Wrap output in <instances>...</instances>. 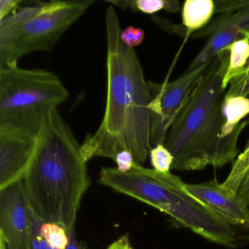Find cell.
<instances>
[{"label":"cell","instance_id":"obj_17","mask_svg":"<svg viewBox=\"0 0 249 249\" xmlns=\"http://www.w3.org/2000/svg\"><path fill=\"white\" fill-rule=\"evenodd\" d=\"M149 157L154 170L161 173H170L174 163V157L164 144L152 147Z\"/></svg>","mask_w":249,"mask_h":249},{"label":"cell","instance_id":"obj_19","mask_svg":"<svg viewBox=\"0 0 249 249\" xmlns=\"http://www.w3.org/2000/svg\"><path fill=\"white\" fill-rule=\"evenodd\" d=\"M226 92V96L249 97V72L240 74L233 78Z\"/></svg>","mask_w":249,"mask_h":249},{"label":"cell","instance_id":"obj_7","mask_svg":"<svg viewBox=\"0 0 249 249\" xmlns=\"http://www.w3.org/2000/svg\"><path fill=\"white\" fill-rule=\"evenodd\" d=\"M210 62L198 69L186 71L183 75L172 82H149L151 148L164 144L169 129L184 107L194 87L206 71Z\"/></svg>","mask_w":249,"mask_h":249},{"label":"cell","instance_id":"obj_27","mask_svg":"<svg viewBox=\"0 0 249 249\" xmlns=\"http://www.w3.org/2000/svg\"><path fill=\"white\" fill-rule=\"evenodd\" d=\"M244 37H247L249 39V33H246V34H245ZM249 72V62H248L247 65H246V67H245L244 69L242 71V72H240L239 75H240V74L245 73V72Z\"/></svg>","mask_w":249,"mask_h":249},{"label":"cell","instance_id":"obj_23","mask_svg":"<svg viewBox=\"0 0 249 249\" xmlns=\"http://www.w3.org/2000/svg\"><path fill=\"white\" fill-rule=\"evenodd\" d=\"M249 164V145H246L243 152L237 156L233 162L232 167L228 176H234L244 169Z\"/></svg>","mask_w":249,"mask_h":249},{"label":"cell","instance_id":"obj_12","mask_svg":"<svg viewBox=\"0 0 249 249\" xmlns=\"http://www.w3.org/2000/svg\"><path fill=\"white\" fill-rule=\"evenodd\" d=\"M215 14V2L212 0H186L181 10L182 24L186 36L201 30L209 24Z\"/></svg>","mask_w":249,"mask_h":249},{"label":"cell","instance_id":"obj_18","mask_svg":"<svg viewBox=\"0 0 249 249\" xmlns=\"http://www.w3.org/2000/svg\"><path fill=\"white\" fill-rule=\"evenodd\" d=\"M30 207V206H29ZM30 248L31 249H56L45 238L41 230V219L30 208Z\"/></svg>","mask_w":249,"mask_h":249},{"label":"cell","instance_id":"obj_2","mask_svg":"<svg viewBox=\"0 0 249 249\" xmlns=\"http://www.w3.org/2000/svg\"><path fill=\"white\" fill-rule=\"evenodd\" d=\"M81 145L57 109L42 128L33 161L22 180L30 209L46 222L75 227L90 184Z\"/></svg>","mask_w":249,"mask_h":249},{"label":"cell","instance_id":"obj_14","mask_svg":"<svg viewBox=\"0 0 249 249\" xmlns=\"http://www.w3.org/2000/svg\"><path fill=\"white\" fill-rule=\"evenodd\" d=\"M225 50L229 52V62L222 87L227 91L231 80L242 72L249 62V39L247 37L239 39Z\"/></svg>","mask_w":249,"mask_h":249},{"label":"cell","instance_id":"obj_22","mask_svg":"<svg viewBox=\"0 0 249 249\" xmlns=\"http://www.w3.org/2000/svg\"><path fill=\"white\" fill-rule=\"evenodd\" d=\"M113 161L117 165L118 170L122 173L129 171L135 164L133 155L128 151H122L117 154Z\"/></svg>","mask_w":249,"mask_h":249},{"label":"cell","instance_id":"obj_1","mask_svg":"<svg viewBox=\"0 0 249 249\" xmlns=\"http://www.w3.org/2000/svg\"><path fill=\"white\" fill-rule=\"evenodd\" d=\"M107 33V102L101 124L87 135L81 145L85 161L94 157L111 159L122 151L142 165L151 149L150 143L149 82L135 49L121 39L120 23L114 7L106 14Z\"/></svg>","mask_w":249,"mask_h":249},{"label":"cell","instance_id":"obj_21","mask_svg":"<svg viewBox=\"0 0 249 249\" xmlns=\"http://www.w3.org/2000/svg\"><path fill=\"white\" fill-rule=\"evenodd\" d=\"M145 33L141 28L135 27H127L121 32V39L126 46L134 48L139 46L144 40Z\"/></svg>","mask_w":249,"mask_h":249},{"label":"cell","instance_id":"obj_9","mask_svg":"<svg viewBox=\"0 0 249 249\" xmlns=\"http://www.w3.org/2000/svg\"><path fill=\"white\" fill-rule=\"evenodd\" d=\"M0 240L6 249H31L30 207L22 180L0 189Z\"/></svg>","mask_w":249,"mask_h":249},{"label":"cell","instance_id":"obj_24","mask_svg":"<svg viewBox=\"0 0 249 249\" xmlns=\"http://www.w3.org/2000/svg\"><path fill=\"white\" fill-rule=\"evenodd\" d=\"M21 3L20 0H0V21L14 14Z\"/></svg>","mask_w":249,"mask_h":249},{"label":"cell","instance_id":"obj_10","mask_svg":"<svg viewBox=\"0 0 249 249\" xmlns=\"http://www.w3.org/2000/svg\"><path fill=\"white\" fill-rule=\"evenodd\" d=\"M246 33H249V7L238 12L220 15L209 27L196 35V37L208 36V41L186 71L198 69L209 63L236 40L244 37Z\"/></svg>","mask_w":249,"mask_h":249},{"label":"cell","instance_id":"obj_26","mask_svg":"<svg viewBox=\"0 0 249 249\" xmlns=\"http://www.w3.org/2000/svg\"><path fill=\"white\" fill-rule=\"evenodd\" d=\"M107 249H134L129 241V237L123 235L119 237L116 241L110 244Z\"/></svg>","mask_w":249,"mask_h":249},{"label":"cell","instance_id":"obj_11","mask_svg":"<svg viewBox=\"0 0 249 249\" xmlns=\"http://www.w3.org/2000/svg\"><path fill=\"white\" fill-rule=\"evenodd\" d=\"M185 189L231 226L249 231V207L216 179L202 183H185Z\"/></svg>","mask_w":249,"mask_h":249},{"label":"cell","instance_id":"obj_29","mask_svg":"<svg viewBox=\"0 0 249 249\" xmlns=\"http://www.w3.org/2000/svg\"><path fill=\"white\" fill-rule=\"evenodd\" d=\"M246 121H247L248 125H249V119H246ZM249 145V138H248L247 143H246V145Z\"/></svg>","mask_w":249,"mask_h":249},{"label":"cell","instance_id":"obj_28","mask_svg":"<svg viewBox=\"0 0 249 249\" xmlns=\"http://www.w3.org/2000/svg\"><path fill=\"white\" fill-rule=\"evenodd\" d=\"M0 245H1V249H6V246H5V243L2 240H0Z\"/></svg>","mask_w":249,"mask_h":249},{"label":"cell","instance_id":"obj_15","mask_svg":"<svg viewBox=\"0 0 249 249\" xmlns=\"http://www.w3.org/2000/svg\"><path fill=\"white\" fill-rule=\"evenodd\" d=\"M106 2L113 7L149 15L161 11L176 13L180 9V3L177 0H110Z\"/></svg>","mask_w":249,"mask_h":249},{"label":"cell","instance_id":"obj_16","mask_svg":"<svg viewBox=\"0 0 249 249\" xmlns=\"http://www.w3.org/2000/svg\"><path fill=\"white\" fill-rule=\"evenodd\" d=\"M222 185L236 194L249 207V164L237 174L227 176Z\"/></svg>","mask_w":249,"mask_h":249},{"label":"cell","instance_id":"obj_20","mask_svg":"<svg viewBox=\"0 0 249 249\" xmlns=\"http://www.w3.org/2000/svg\"><path fill=\"white\" fill-rule=\"evenodd\" d=\"M249 7V0H221L215 2V14H231Z\"/></svg>","mask_w":249,"mask_h":249},{"label":"cell","instance_id":"obj_5","mask_svg":"<svg viewBox=\"0 0 249 249\" xmlns=\"http://www.w3.org/2000/svg\"><path fill=\"white\" fill-rule=\"evenodd\" d=\"M94 3L52 1L27 7L0 21V68L33 52L52 51L61 36Z\"/></svg>","mask_w":249,"mask_h":249},{"label":"cell","instance_id":"obj_13","mask_svg":"<svg viewBox=\"0 0 249 249\" xmlns=\"http://www.w3.org/2000/svg\"><path fill=\"white\" fill-rule=\"evenodd\" d=\"M224 118L221 135L227 138L232 135L249 115V97L241 96H226L221 106Z\"/></svg>","mask_w":249,"mask_h":249},{"label":"cell","instance_id":"obj_4","mask_svg":"<svg viewBox=\"0 0 249 249\" xmlns=\"http://www.w3.org/2000/svg\"><path fill=\"white\" fill-rule=\"evenodd\" d=\"M100 182L169 215L178 227L189 229L225 247H237L238 235L234 227L189 194L176 175L159 173L135 163L126 173L104 167Z\"/></svg>","mask_w":249,"mask_h":249},{"label":"cell","instance_id":"obj_3","mask_svg":"<svg viewBox=\"0 0 249 249\" xmlns=\"http://www.w3.org/2000/svg\"><path fill=\"white\" fill-rule=\"evenodd\" d=\"M228 62L227 50L213 59L169 129L164 145L174 157L173 169L193 171L208 166L222 167L238 156L237 142L247 121L228 138L221 135V106L227 92L222 83Z\"/></svg>","mask_w":249,"mask_h":249},{"label":"cell","instance_id":"obj_25","mask_svg":"<svg viewBox=\"0 0 249 249\" xmlns=\"http://www.w3.org/2000/svg\"><path fill=\"white\" fill-rule=\"evenodd\" d=\"M68 234H69V243L66 249H87V246L77 238L75 227L71 229L68 231Z\"/></svg>","mask_w":249,"mask_h":249},{"label":"cell","instance_id":"obj_8","mask_svg":"<svg viewBox=\"0 0 249 249\" xmlns=\"http://www.w3.org/2000/svg\"><path fill=\"white\" fill-rule=\"evenodd\" d=\"M41 130L0 126V189L23 180L36 154Z\"/></svg>","mask_w":249,"mask_h":249},{"label":"cell","instance_id":"obj_6","mask_svg":"<svg viewBox=\"0 0 249 249\" xmlns=\"http://www.w3.org/2000/svg\"><path fill=\"white\" fill-rule=\"evenodd\" d=\"M59 77L18 64L0 68V126L41 129L45 121L69 97Z\"/></svg>","mask_w":249,"mask_h":249}]
</instances>
